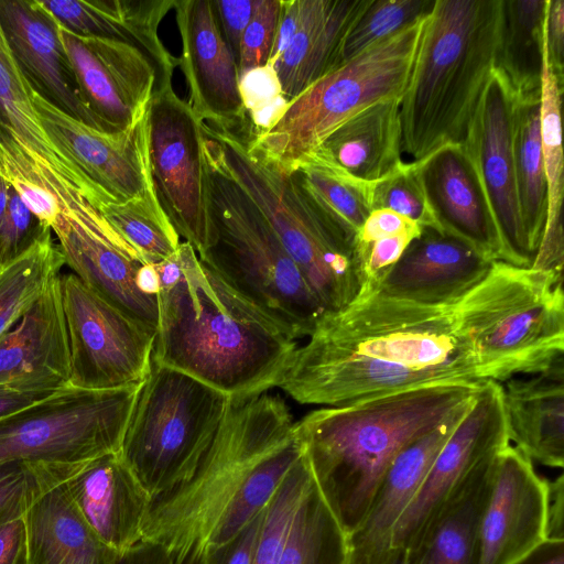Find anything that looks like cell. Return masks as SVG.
Wrapping results in <instances>:
<instances>
[{"label":"cell","mask_w":564,"mask_h":564,"mask_svg":"<svg viewBox=\"0 0 564 564\" xmlns=\"http://www.w3.org/2000/svg\"><path fill=\"white\" fill-rule=\"evenodd\" d=\"M306 338L276 386L301 404L339 406L422 386L491 380L460 333L454 305L375 291L325 312Z\"/></svg>","instance_id":"obj_1"},{"label":"cell","mask_w":564,"mask_h":564,"mask_svg":"<svg viewBox=\"0 0 564 564\" xmlns=\"http://www.w3.org/2000/svg\"><path fill=\"white\" fill-rule=\"evenodd\" d=\"M302 455L296 421L281 395L232 401L191 479L151 502L142 540L181 563H202L265 508Z\"/></svg>","instance_id":"obj_2"},{"label":"cell","mask_w":564,"mask_h":564,"mask_svg":"<svg viewBox=\"0 0 564 564\" xmlns=\"http://www.w3.org/2000/svg\"><path fill=\"white\" fill-rule=\"evenodd\" d=\"M154 267L153 360L234 401L276 388L299 346L285 327L203 263L188 242Z\"/></svg>","instance_id":"obj_3"},{"label":"cell","mask_w":564,"mask_h":564,"mask_svg":"<svg viewBox=\"0 0 564 564\" xmlns=\"http://www.w3.org/2000/svg\"><path fill=\"white\" fill-rule=\"evenodd\" d=\"M481 383L422 386L321 408L296 421L313 478L348 536L399 452L466 410Z\"/></svg>","instance_id":"obj_4"},{"label":"cell","mask_w":564,"mask_h":564,"mask_svg":"<svg viewBox=\"0 0 564 564\" xmlns=\"http://www.w3.org/2000/svg\"><path fill=\"white\" fill-rule=\"evenodd\" d=\"M500 0H434L400 106L402 151L462 144L496 59Z\"/></svg>","instance_id":"obj_5"},{"label":"cell","mask_w":564,"mask_h":564,"mask_svg":"<svg viewBox=\"0 0 564 564\" xmlns=\"http://www.w3.org/2000/svg\"><path fill=\"white\" fill-rule=\"evenodd\" d=\"M205 142L265 216L325 312L359 294L356 236L329 217L295 172L283 173L251 149L246 127L204 122Z\"/></svg>","instance_id":"obj_6"},{"label":"cell","mask_w":564,"mask_h":564,"mask_svg":"<svg viewBox=\"0 0 564 564\" xmlns=\"http://www.w3.org/2000/svg\"><path fill=\"white\" fill-rule=\"evenodd\" d=\"M210 173L213 234L199 260L275 318L297 340L325 310L248 193L205 142Z\"/></svg>","instance_id":"obj_7"},{"label":"cell","mask_w":564,"mask_h":564,"mask_svg":"<svg viewBox=\"0 0 564 564\" xmlns=\"http://www.w3.org/2000/svg\"><path fill=\"white\" fill-rule=\"evenodd\" d=\"M454 315L494 381L539 373L564 356L563 278L553 273L494 261Z\"/></svg>","instance_id":"obj_8"},{"label":"cell","mask_w":564,"mask_h":564,"mask_svg":"<svg viewBox=\"0 0 564 564\" xmlns=\"http://www.w3.org/2000/svg\"><path fill=\"white\" fill-rule=\"evenodd\" d=\"M426 15L316 80L288 102L265 129L248 131L252 150L292 173L340 126L372 105L402 98Z\"/></svg>","instance_id":"obj_9"},{"label":"cell","mask_w":564,"mask_h":564,"mask_svg":"<svg viewBox=\"0 0 564 564\" xmlns=\"http://www.w3.org/2000/svg\"><path fill=\"white\" fill-rule=\"evenodd\" d=\"M232 401L151 357L119 449L151 502L191 479Z\"/></svg>","instance_id":"obj_10"},{"label":"cell","mask_w":564,"mask_h":564,"mask_svg":"<svg viewBox=\"0 0 564 564\" xmlns=\"http://www.w3.org/2000/svg\"><path fill=\"white\" fill-rule=\"evenodd\" d=\"M140 384L86 390L70 384L0 421V465L75 463L120 449Z\"/></svg>","instance_id":"obj_11"},{"label":"cell","mask_w":564,"mask_h":564,"mask_svg":"<svg viewBox=\"0 0 564 564\" xmlns=\"http://www.w3.org/2000/svg\"><path fill=\"white\" fill-rule=\"evenodd\" d=\"M149 161L156 198L180 238L197 253L213 234L209 164L204 122L166 85L148 108Z\"/></svg>","instance_id":"obj_12"},{"label":"cell","mask_w":564,"mask_h":564,"mask_svg":"<svg viewBox=\"0 0 564 564\" xmlns=\"http://www.w3.org/2000/svg\"><path fill=\"white\" fill-rule=\"evenodd\" d=\"M51 229L74 274L156 332L159 280L154 264L147 262L82 192L62 200Z\"/></svg>","instance_id":"obj_13"},{"label":"cell","mask_w":564,"mask_h":564,"mask_svg":"<svg viewBox=\"0 0 564 564\" xmlns=\"http://www.w3.org/2000/svg\"><path fill=\"white\" fill-rule=\"evenodd\" d=\"M61 291L69 347V384L86 390L140 384L149 370L155 332L73 272L61 273Z\"/></svg>","instance_id":"obj_14"},{"label":"cell","mask_w":564,"mask_h":564,"mask_svg":"<svg viewBox=\"0 0 564 564\" xmlns=\"http://www.w3.org/2000/svg\"><path fill=\"white\" fill-rule=\"evenodd\" d=\"M514 101L511 87L494 69L469 119L462 147L495 223L501 261L530 268L534 256L524 232L516 184Z\"/></svg>","instance_id":"obj_15"},{"label":"cell","mask_w":564,"mask_h":564,"mask_svg":"<svg viewBox=\"0 0 564 564\" xmlns=\"http://www.w3.org/2000/svg\"><path fill=\"white\" fill-rule=\"evenodd\" d=\"M30 91L46 137L95 189L101 205L124 203L153 189L147 111L127 130L101 132Z\"/></svg>","instance_id":"obj_16"},{"label":"cell","mask_w":564,"mask_h":564,"mask_svg":"<svg viewBox=\"0 0 564 564\" xmlns=\"http://www.w3.org/2000/svg\"><path fill=\"white\" fill-rule=\"evenodd\" d=\"M549 538V480L514 446L496 456L480 512L476 564H511Z\"/></svg>","instance_id":"obj_17"},{"label":"cell","mask_w":564,"mask_h":564,"mask_svg":"<svg viewBox=\"0 0 564 564\" xmlns=\"http://www.w3.org/2000/svg\"><path fill=\"white\" fill-rule=\"evenodd\" d=\"M510 444L502 386L487 380L434 458L414 499L398 520L391 547L406 549L433 511L480 464Z\"/></svg>","instance_id":"obj_18"},{"label":"cell","mask_w":564,"mask_h":564,"mask_svg":"<svg viewBox=\"0 0 564 564\" xmlns=\"http://www.w3.org/2000/svg\"><path fill=\"white\" fill-rule=\"evenodd\" d=\"M58 29L90 110L111 132L133 126L145 113L158 88L152 61L126 42L76 35L59 24Z\"/></svg>","instance_id":"obj_19"},{"label":"cell","mask_w":564,"mask_h":564,"mask_svg":"<svg viewBox=\"0 0 564 564\" xmlns=\"http://www.w3.org/2000/svg\"><path fill=\"white\" fill-rule=\"evenodd\" d=\"M182 39L178 65L188 88V105L209 124H247L238 65L224 37L213 0H174Z\"/></svg>","instance_id":"obj_20"},{"label":"cell","mask_w":564,"mask_h":564,"mask_svg":"<svg viewBox=\"0 0 564 564\" xmlns=\"http://www.w3.org/2000/svg\"><path fill=\"white\" fill-rule=\"evenodd\" d=\"M0 26L20 73L36 95L96 130L115 133L86 104L58 23L37 0H0Z\"/></svg>","instance_id":"obj_21"},{"label":"cell","mask_w":564,"mask_h":564,"mask_svg":"<svg viewBox=\"0 0 564 564\" xmlns=\"http://www.w3.org/2000/svg\"><path fill=\"white\" fill-rule=\"evenodd\" d=\"M26 463L24 564H117L120 554L97 538L69 498L61 463Z\"/></svg>","instance_id":"obj_22"},{"label":"cell","mask_w":564,"mask_h":564,"mask_svg":"<svg viewBox=\"0 0 564 564\" xmlns=\"http://www.w3.org/2000/svg\"><path fill=\"white\" fill-rule=\"evenodd\" d=\"M61 467L69 498L102 543L122 554L142 540L151 498L119 451Z\"/></svg>","instance_id":"obj_23"},{"label":"cell","mask_w":564,"mask_h":564,"mask_svg":"<svg viewBox=\"0 0 564 564\" xmlns=\"http://www.w3.org/2000/svg\"><path fill=\"white\" fill-rule=\"evenodd\" d=\"M68 336L61 274L0 337V389L53 393L69 384Z\"/></svg>","instance_id":"obj_24"},{"label":"cell","mask_w":564,"mask_h":564,"mask_svg":"<svg viewBox=\"0 0 564 564\" xmlns=\"http://www.w3.org/2000/svg\"><path fill=\"white\" fill-rule=\"evenodd\" d=\"M492 262L456 237L423 228L377 291L419 304L452 306L486 276Z\"/></svg>","instance_id":"obj_25"},{"label":"cell","mask_w":564,"mask_h":564,"mask_svg":"<svg viewBox=\"0 0 564 564\" xmlns=\"http://www.w3.org/2000/svg\"><path fill=\"white\" fill-rule=\"evenodd\" d=\"M467 409L411 442L393 458L362 523L348 536L349 564H379L388 555L398 520L414 499L434 458Z\"/></svg>","instance_id":"obj_26"},{"label":"cell","mask_w":564,"mask_h":564,"mask_svg":"<svg viewBox=\"0 0 564 564\" xmlns=\"http://www.w3.org/2000/svg\"><path fill=\"white\" fill-rule=\"evenodd\" d=\"M65 30L80 36L126 42L154 64L158 88L172 84L178 58L159 36V26L174 0H37Z\"/></svg>","instance_id":"obj_27"},{"label":"cell","mask_w":564,"mask_h":564,"mask_svg":"<svg viewBox=\"0 0 564 564\" xmlns=\"http://www.w3.org/2000/svg\"><path fill=\"white\" fill-rule=\"evenodd\" d=\"M423 161V180L444 232L490 261H501L498 232L478 178L462 144H448Z\"/></svg>","instance_id":"obj_28"},{"label":"cell","mask_w":564,"mask_h":564,"mask_svg":"<svg viewBox=\"0 0 564 564\" xmlns=\"http://www.w3.org/2000/svg\"><path fill=\"white\" fill-rule=\"evenodd\" d=\"M502 394L510 443L531 462L562 469L564 356L529 378L507 380Z\"/></svg>","instance_id":"obj_29"},{"label":"cell","mask_w":564,"mask_h":564,"mask_svg":"<svg viewBox=\"0 0 564 564\" xmlns=\"http://www.w3.org/2000/svg\"><path fill=\"white\" fill-rule=\"evenodd\" d=\"M369 0H301L299 26L273 64L288 104L339 66L346 32Z\"/></svg>","instance_id":"obj_30"},{"label":"cell","mask_w":564,"mask_h":564,"mask_svg":"<svg viewBox=\"0 0 564 564\" xmlns=\"http://www.w3.org/2000/svg\"><path fill=\"white\" fill-rule=\"evenodd\" d=\"M496 456L471 471L433 511L404 549V564H476L478 522Z\"/></svg>","instance_id":"obj_31"},{"label":"cell","mask_w":564,"mask_h":564,"mask_svg":"<svg viewBox=\"0 0 564 564\" xmlns=\"http://www.w3.org/2000/svg\"><path fill=\"white\" fill-rule=\"evenodd\" d=\"M401 100H383L362 110L316 151L361 180H381L403 162Z\"/></svg>","instance_id":"obj_32"},{"label":"cell","mask_w":564,"mask_h":564,"mask_svg":"<svg viewBox=\"0 0 564 564\" xmlns=\"http://www.w3.org/2000/svg\"><path fill=\"white\" fill-rule=\"evenodd\" d=\"M17 141L34 159L78 188L98 207L99 196L46 137L30 87L20 73L0 26V142Z\"/></svg>","instance_id":"obj_33"},{"label":"cell","mask_w":564,"mask_h":564,"mask_svg":"<svg viewBox=\"0 0 564 564\" xmlns=\"http://www.w3.org/2000/svg\"><path fill=\"white\" fill-rule=\"evenodd\" d=\"M547 0H500L495 70L517 98L541 94Z\"/></svg>","instance_id":"obj_34"},{"label":"cell","mask_w":564,"mask_h":564,"mask_svg":"<svg viewBox=\"0 0 564 564\" xmlns=\"http://www.w3.org/2000/svg\"><path fill=\"white\" fill-rule=\"evenodd\" d=\"M563 87L551 72L545 53L541 78V144L546 178L547 210L541 242L530 268L563 276L562 225L563 149L561 104Z\"/></svg>","instance_id":"obj_35"},{"label":"cell","mask_w":564,"mask_h":564,"mask_svg":"<svg viewBox=\"0 0 564 564\" xmlns=\"http://www.w3.org/2000/svg\"><path fill=\"white\" fill-rule=\"evenodd\" d=\"M513 158L520 215L531 252L542 239L547 210L541 144V94L517 98L513 109Z\"/></svg>","instance_id":"obj_36"},{"label":"cell","mask_w":564,"mask_h":564,"mask_svg":"<svg viewBox=\"0 0 564 564\" xmlns=\"http://www.w3.org/2000/svg\"><path fill=\"white\" fill-rule=\"evenodd\" d=\"M278 564H349L348 535L314 478L292 519Z\"/></svg>","instance_id":"obj_37"},{"label":"cell","mask_w":564,"mask_h":564,"mask_svg":"<svg viewBox=\"0 0 564 564\" xmlns=\"http://www.w3.org/2000/svg\"><path fill=\"white\" fill-rule=\"evenodd\" d=\"M294 172L324 212L357 236L372 210L376 182L350 174L319 151L307 156Z\"/></svg>","instance_id":"obj_38"},{"label":"cell","mask_w":564,"mask_h":564,"mask_svg":"<svg viewBox=\"0 0 564 564\" xmlns=\"http://www.w3.org/2000/svg\"><path fill=\"white\" fill-rule=\"evenodd\" d=\"M64 265L51 228L25 252L1 265L0 337L37 301Z\"/></svg>","instance_id":"obj_39"},{"label":"cell","mask_w":564,"mask_h":564,"mask_svg":"<svg viewBox=\"0 0 564 564\" xmlns=\"http://www.w3.org/2000/svg\"><path fill=\"white\" fill-rule=\"evenodd\" d=\"M98 210L150 264L171 258L182 242L154 188L124 203L102 204Z\"/></svg>","instance_id":"obj_40"},{"label":"cell","mask_w":564,"mask_h":564,"mask_svg":"<svg viewBox=\"0 0 564 564\" xmlns=\"http://www.w3.org/2000/svg\"><path fill=\"white\" fill-rule=\"evenodd\" d=\"M434 0H369L346 32L339 65L429 14Z\"/></svg>","instance_id":"obj_41"},{"label":"cell","mask_w":564,"mask_h":564,"mask_svg":"<svg viewBox=\"0 0 564 564\" xmlns=\"http://www.w3.org/2000/svg\"><path fill=\"white\" fill-rule=\"evenodd\" d=\"M312 479L313 475L303 452L265 506L251 564L279 563L292 519Z\"/></svg>","instance_id":"obj_42"},{"label":"cell","mask_w":564,"mask_h":564,"mask_svg":"<svg viewBox=\"0 0 564 564\" xmlns=\"http://www.w3.org/2000/svg\"><path fill=\"white\" fill-rule=\"evenodd\" d=\"M378 208L403 215L422 228L444 232L426 193L422 160L403 161L391 173L376 181L372 209Z\"/></svg>","instance_id":"obj_43"},{"label":"cell","mask_w":564,"mask_h":564,"mask_svg":"<svg viewBox=\"0 0 564 564\" xmlns=\"http://www.w3.org/2000/svg\"><path fill=\"white\" fill-rule=\"evenodd\" d=\"M281 0H257L241 41L239 78L268 65L278 30Z\"/></svg>","instance_id":"obj_44"},{"label":"cell","mask_w":564,"mask_h":564,"mask_svg":"<svg viewBox=\"0 0 564 564\" xmlns=\"http://www.w3.org/2000/svg\"><path fill=\"white\" fill-rule=\"evenodd\" d=\"M9 194V203L0 221L2 264L25 252L50 229L24 205L12 185Z\"/></svg>","instance_id":"obj_45"},{"label":"cell","mask_w":564,"mask_h":564,"mask_svg":"<svg viewBox=\"0 0 564 564\" xmlns=\"http://www.w3.org/2000/svg\"><path fill=\"white\" fill-rule=\"evenodd\" d=\"M29 486L30 470L26 462L0 465V524L23 514Z\"/></svg>","instance_id":"obj_46"},{"label":"cell","mask_w":564,"mask_h":564,"mask_svg":"<svg viewBox=\"0 0 564 564\" xmlns=\"http://www.w3.org/2000/svg\"><path fill=\"white\" fill-rule=\"evenodd\" d=\"M265 508L224 544L207 551L203 564H251Z\"/></svg>","instance_id":"obj_47"},{"label":"cell","mask_w":564,"mask_h":564,"mask_svg":"<svg viewBox=\"0 0 564 564\" xmlns=\"http://www.w3.org/2000/svg\"><path fill=\"white\" fill-rule=\"evenodd\" d=\"M224 37L239 64L243 32L251 20L257 0H213Z\"/></svg>","instance_id":"obj_48"},{"label":"cell","mask_w":564,"mask_h":564,"mask_svg":"<svg viewBox=\"0 0 564 564\" xmlns=\"http://www.w3.org/2000/svg\"><path fill=\"white\" fill-rule=\"evenodd\" d=\"M423 228L410 218L386 208L372 209L356 236V246L366 245L380 237L413 234Z\"/></svg>","instance_id":"obj_49"},{"label":"cell","mask_w":564,"mask_h":564,"mask_svg":"<svg viewBox=\"0 0 564 564\" xmlns=\"http://www.w3.org/2000/svg\"><path fill=\"white\" fill-rule=\"evenodd\" d=\"M544 43L547 65L564 87V1L547 0L544 21Z\"/></svg>","instance_id":"obj_50"},{"label":"cell","mask_w":564,"mask_h":564,"mask_svg":"<svg viewBox=\"0 0 564 564\" xmlns=\"http://www.w3.org/2000/svg\"><path fill=\"white\" fill-rule=\"evenodd\" d=\"M25 528L22 516L0 524V564H24Z\"/></svg>","instance_id":"obj_51"},{"label":"cell","mask_w":564,"mask_h":564,"mask_svg":"<svg viewBox=\"0 0 564 564\" xmlns=\"http://www.w3.org/2000/svg\"><path fill=\"white\" fill-rule=\"evenodd\" d=\"M301 13V0H281L275 40L268 65L273 66L295 34Z\"/></svg>","instance_id":"obj_52"},{"label":"cell","mask_w":564,"mask_h":564,"mask_svg":"<svg viewBox=\"0 0 564 564\" xmlns=\"http://www.w3.org/2000/svg\"><path fill=\"white\" fill-rule=\"evenodd\" d=\"M117 564H203V563H181L176 561L161 545L141 540L135 545L120 554Z\"/></svg>","instance_id":"obj_53"},{"label":"cell","mask_w":564,"mask_h":564,"mask_svg":"<svg viewBox=\"0 0 564 564\" xmlns=\"http://www.w3.org/2000/svg\"><path fill=\"white\" fill-rule=\"evenodd\" d=\"M549 538L564 540V477L549 481Z\"/></svg>","instance_id":"obj_54"},{"label":"cell","mask_w":564,"mask_h":564,"mask_svg":"<svg viewBox=\"0 0 564 564\" xmlns=\"http://www.w3.org/2000/svg\"><path fill=\"white\" fill-rule=\"evenodd\" d=\"M511 564H564V540L547 538Z\"/></svg>","instance_id":"obj_55"},{"label":"cell","mask_w":564,"mask_h":564,"mask_svg":"<svg viewBox=\"0 0 564 564\" xmlns=\"http://www.w3.org/2000/svg\"><path fill=\"white\" fill-rule=\"evenodd\" d=\"M53 393H25L0 389V421L42 402Z\"/></svg>","instance_id":"obj_56"},{"label":"cell","mask_w":564,"mask_h":564,"mask_svg":"<svg viewBox=\"0 0 564 564\" xmlns=\"http://www.w3.org/2000/svg\"><path fill=\"white\" fill-rule=\"evenodd\" d=\"M10 187V183L0 174V221L9 203Z\"/></svg>","instance_id":"obj_57"},{"label":"cell","mask_w":564,"mask_h":564,"mask_svg":"<svg viewBox=\"0 0 564 564\" xmlns=\"http://www.w3.org/2000/svg\"><path fill=\"white\" fill-rule=\"evenodd\" d=\"M405 551L393 547L379 564H404Z\"/></svg>","instance_id":"obj_58"},{"label":"cell","mask_w":564,"mask_h":564,"mask_svg":"<svg viewBox=\"0 0 564 564\" xmlns=\"http://www.w3.org/2000/svg\"><path fill=\"white\" fill-rule=\"evenodd\" d=\"M1 265H2V261H1V258H0V268H1Z\"/></svg>","instance_id":"obj_59"}]
</instances>
